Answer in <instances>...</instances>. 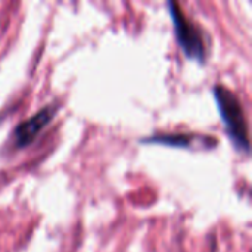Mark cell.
Wrapping results in <instances>:
<instances>
[{
  "instance_id": "cell-1",
  "label": "cell",
  "mask_w": 252,
  "mask_h": 252,
  "mask_svg": "<svg viewBox=\"0 0 252 252\" xmlns=\"http://www.w3.org/2000/svg\"><path fill=\"white\" fill-rule=\"evenodd\" d=\"M213 94L221 117V121L226 128V134L230 139L233 148L239 154L248 155L251 151L250 136H248V124L245 118V112L242 103L236 93L227 89L223 84H216L213 87Z\"/></svg>"
},
{
  "instance_id": "cell-2",
  "label": "cell",
  "mask_w": 252,
  "mask_h": 252,
  "mask_svg": "<svg viewBox=\"0 0 252 252\" xmlns=\"http://www.w3.org/2000/svg\"><path fill=\"white\" fill-rule=\"evenodd\" d=\"M174 25L176 40L186 58L204 65L207 62V44L199 27L190 21L176 1L167 3Z\"/></svg>"
},
{
  "instance_id": "cell-3",
  "label": "cell",
  "mask_w": 252,
  "mask_h": 252,
  "mask_svg": "<svg viewBox=\"0 0 252 252\" xmlns=\"http://www.w3.org/2000/svg\"><path fill=\"white\" fill-rule=\"evenodd\" d=\"M58 111H59L58 105L49 103L43 109L35 112L32 117H30L28 120L19 123L12 131L13 146L16 149H24L30 146L35 140V137L40 134V131L52 123Z\"/></svg>"
},
{
  "instance_id": "cell-4",
  "label": "cell",
  "mask_w": 252,
  "mask_h": 252,
  "mask_svg": "<svg viewBox=\"0 0 252 252\" xmlns=\"http://www.w3.org/2000/svg\"><path fill=\"white\" fill-rule=\"evenodd\" d=\"M140 143L165 145L190 151H208L217 146V140L214 137L198 133H155L149 137L140 139Z\"/></svg>"
}]
</instances>
